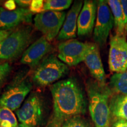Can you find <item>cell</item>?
<instances>
[{
  "label": "cell",
  "instance_id": "1",
  "mask_svg": "<svg viewBox=\"0 0 127 127\" xmlns=\"http://www.w3.org/2000/svg\"><path fill=\"white\" fill-rule=\"evenodd\" d=\"M50 90L54 115L63 122L85 112L86 99L76 79L70 78L55 82L50 87Z\"/></svg>",
  "mask_w": 127,
  "mask_h": 127
},
{
  "label": "cell",
  "instance_id": "2",
  "mask_svg": "<svg viewBox=\"0 0 127 127\" xmlns=\"http://www.w3.org/2000/svg\"><path fill=\"white\" fill-rule=\"evenodd\" d=\"M89 99V111L95 127H111V114L109 99L113 94L108 85L101 84L95 79L86 82Z\"/></svg>",
  "mask_w": 127,
  "mask_h": 127
},
{
  "label": "cell",
  "instance_id": "3",
  "mask_svg": "<svg viewBox=\"0 0 127 127\" xmlns=\"http://www.w3.org/2000/svg\"><path fill=\"white\" fill-rule=\"evenodd\" d=\"M32 39V29L30 26L21 27L12 32L0 42V60H12L24 53Z\"/></svg>",
  "mask_w": 127,
  "mask_h": 127
},
{
  "label": "cell",
  "instance_id": "4",
  "mask_svg": "<svg viewBox=\"0 0 127 127\" xmlns=\"http://www.w3.org/2000/svg\"><path fill=\"white\" fill-rule=\"evenodd\" d=\"M68 72V66L55 55H48L41 61L32 75V81L39 87H46L65 76Z\"/></svg>",
  "mask_w": 127,
  "mask_h": 127
},
{
  "label": "cell",
  "instance_id": "5",
  "mask_svg": "<svg viewBox=\"0 0 127 127\" xmlns=\"http://www.w3.org/2000/svg\"><path fill=\"white\" fill-rule=\"evenodd\" d=\"M32 83L23 74L17 75L0 96V107L18 109L31 91Z\"/></svg>",
  "mask_w": 127,
  "mask_h": 127
},
{
  "label": "cell",
  "instance_id": "6",
  "mask_svg": "<svg viewBox=\"0 0 127 127\" xmlns=\"http://www.w3.org/2000/svg\"><path fill=\"white\" fill-rule=\"evenodd\" d=\"M114 25V17L107 1H97V15L93 32L95 43L104 47Z\"/></svg>",
  "mask_w": 127,
  "mask_h": 127
},
{
  "label": "cell",
  "instance_id": "7",
  "mask_svg": "<svg viewBox=\"0 0 127 127\" xmlns=\"http://www.w3.org/2000/svg\"><path fill=\"white\" fill-rule=\"evenodd\" d=\"M43 101L37 93L30 95L23 106L16 111L20 123L29 127L38 126L43 119Z\"/></svg>",
  "mask_w": 127,
  "mask_h": 127
},
{
  "label": "cell",
  "instance_id": "8",
  "mask_svg": "<svg viewBox=\"0 0 127 127\" xmlns=\"http://www.w3.org/2000/svg\"><path fill=\"white\" fill-rule=\"evenodd\" d=\"M66 15V12L63 11H43L35 15L34 25L48 41H52L59 34Z\"/></svg>",
  "mask_w": 127,
  "mask_h": 127
},
{
  "label": "cell",
  "instance_id": "9",
  "mask_svg": "<svg viewBox=\"0 0 127 127\" xmlns=\"http://www.w3.org/2000/svg\"><path fill=\"white\" fill-rule=\"evenodd\" d=\"M108 64L111 72L121 73L127 70V41L126 36L115 35L109 41Z\"/></svg>",
  "mask_w": 127,
  "mask_h": 127
},
{
  "label": "cell",
  "instance_id": "10",
  "mask_svg": "<svg viewBox=\"0 0 127 127\" xmlns=\"http://www.w3.org/2000/svg\"><path fill=\"white\" fill-rule=\"evenodd\" d=\"M88 43H84L77 39L64 41L58 45V58L66 65H77L84 61Z\"/></svg>",
  "mask_w": 127,
  "mask_h": 127
},
{
  "label": "cell",
  "instance_id": "11",
  "mask_svg": "<svg viewBox=\"0 0 127 127\" xmlns=\"http://www.w3.org/2000/svg\"><path fill=\"white\" fill-rule=\"evenodd\" d=\"M52 50V46L42 36L32 44L23 54L21 63L31 68L37 67L41 61Z\"/></svg>",
  "mask_w": 127,
  "mask_h": 127
},
{
  "label": "cell",
  "instance_id": "12",
  "mask_svg": "<svg viewBox=\"0 0 127 127\" xmlns=\"http://www.w3.org/2000/svg\"><path fill=\"white\" fill-rule=\"evenodd\" d=\"M97 15V1H84L77 23V34L79 36L90 35L94 28Z\"/></svg>",
  "mask_w": 127,
  "mask_h": 127
},
{
  "label": "cell",
  "instance_id": "13",
  "mask_svg": "<svg viewBox=\"0 0 127 127\" xmlns=\"http://www.w3.org/2000/svg\"><path fill=\"white\" fill-rule=\"evenodd\" d=\"M32 13L28 8H19L14 11L0 8V30L9 31L23 23H31Z\"/></svg>",
  "mask_w": 127,
  "mask_h": 127
},
{
  "label": "cell",
  "instance_id": "14",
  "mask_svg": "<svg viewBox=\"0 0 127 127\" xmlns=\"http://www.w3.org/2000/svg\"><path fill=\"white\" fill-rule=\"evenodd\" d=\"M90 74L95 81L106 84V75L103 66L99 46L95 43H88V48L84 61Z\"/></svg>",
  "mask_w": 127,
  "mask_h": 127
},
{
  "label": "cell",
  "instance_id": "15",
  "mask_svg": "<svg viewBox=\"0 0 127 127\" xmlns=\"http://www.w3.org/2000/svg\"><path fill=\"white\" fill-rule=\"evenodd\" d=\"M83 2L76 1L66 14L65 20L58 35V40H69L76 37L77 33V23Z\"/></svg>",
  "mask_w": 127,
  "mask_h": 127
},
{
  "label": "cell",
  "instance_id": "16",
  "mask_svg": "<svg viewBox=\"0 0 127 127\" xmlns=\"http://www.w3.org/2000/svg\"><path fill=\"white\" fill-rule=\"evenodd\" d=\"M111 119H122L127 121V95L113 94L109 99Z\"/></svg>",
  "mask_w": 127,
  "mask_h": 127
},
{
  "label": "cell",
  "instance_id": "17",
  "mask_svg": "<svg viewBox=\"0 0 127 127\" xmlns=\"http://www.w3.org/2000/svg\"><path fill=\"white\" fill-rule=\"evenodd\" d=\"M114 17V27L116 35L127 36V32L125 31L123 8L119 0H108L107 1Z\"/></svg>",
  "mask_w": 127,
  "mask_h": 127
},
{
  "label": "cell",
  "instance_id": "18",
  "mask_svg": "<svg viewBox=\"0 0 127 127\" xmlns=\"http://www.w3.org/2000/svg\"><path fill=\"white\" fill-rule=\"evenodd\" d=\"M108 86L113 94L127 95V70L112 75Z\"/></svg>",
  "mask_w": 127,
  "mask_h": 127
},
{
  "label": "cell",
  "instance_id": "19",
  "mask_svg": "<svg viewBox=\"0 0 127 127\" xmlns=\"http://www.w3.org/2000/svg\"><path fill=\"white\" fill-rule=\"evenodd\" d=\"M18 122L12 111L5 107H0V127H16Z\"/></svg>",
  "mask_w": 127,
  "mask_h": 127
},
{
  "label": "cell",
  "instance_id": "20",
  "mask_svg": "<svg viewBox=\"0 0 127 127\" xmlns=\"http://www.w3.org/2000/svg\"><path fill=\"white\" fill-rule=\"evenodd\" d=\"M72 3V0H47L44 1V11L62 12L69 8Z\"/></svg>",
  "mask_w": 127,
  "mask_h": 127
},
{
  "label": "cell",
  "instance_id": "21",
  "mask_svg": "<svg viewBox=\"0 0 127 127\" xmlns=\"http://www.w3.org/2000/svg\"><path fill=\"white\" fill-rule=\"evenodd\" d=\"M62 127H90V126L84 119L80 116H77L65 121Z\"/></svg>",
  "mask_w": 127,
  "mask_h": 127
},
{
  "label": "cell",
  "instance_id": "22",
  "mask_svg": "<svg viewBox=\"0 0 127 127\" xmlns=\"http://www.w3.org/2000/svg\"><path fill=\"white\" fill-rule=\"evenodd\" d=\"M11 66L7 62L0 64V90L7 80V77L11 71Z\"/></svg>",
  "mask_w": 127,
  "mask_h": 127
},
{
  "label": "cell",
  "instance_id": "23",
  "mask_svg": "<svg viewBox=\"0 0 127 127\" xmlns=\"http://www.w3.org/2000/svg\"><path fill=\"white\" fill-rule=\"evenodd\" d=\"M44 1L42 0H33L32 1L29 9L32 13L39 14L44 11Z\"/></svg>",
  "mask_w": 127,
  "mask_h": 127
},
{
  "label": "cell",
  "instance_id": "24",
  "mask_svg": "<svg viewBox=\"0 0 127 127\" xmlns=\"http://www.w3.org/2000/svg\"><path fill=\"white\" fill-rule=\"evenodd\" d=\"M64 122L53 114L44 127H62Z\"/></svg>",
  "mask_w": 127,
  "mask_h": 127
},
{
  "label": "cell",
  "instance_id": "25",
  "mask_svg": "<svg viewBox=\"0 0 127 127\" xmlns=\"http://www.w3.org/2000/svg\"><path fill=\"white\" fill-rule=\"evenodd\" d=\"M120 2L123 8L125 31L127 32V0H121Z\"/></svg>",
  "mask_w": 127,
  "mask_h": 127
},
{
  "label": "cell",
  "instance_id": "26",
  "mask_svg": "<svg viewBox=\"0 0 127 127\" xmlns=\"http://www.w3.org/2000/svg\"><path fill=\"white\" fill-rule=\"evenodd\" d=\"M111 127H127V121L122 119L115 118Z\"/></svg>",
  "mask_w": 127,
  "mask_h": 127
},
{
  "label": "cell",
  "instance_id": "27",
  "mask_svg": "<svg viewBox=\"0 0 127 127\" xmlns=\"http://www.w3.org/2000/svg\"><path fill=\"white\" fill-rule=\"evenodd\" d=\"M15 1L16 4L18 5L21 8H26V7H30L32 2V1H30V0H18V1Z\"/></svg>",
  "mask_w": 127,
  "mask_h": 127
},
{
  "label": "cell",
  "instance_id": "28",
  "mask_svg": "<svg viewBox=\"0 0 127 127\" xmlns=\"http://www.w3.org/2000/svg\"><path fill=\"white\" fill-rule=\"evenodd\" d=\"M16 2L15 1L9 0L7 1L4 4V7L7 8L8 11H14L16 9Z\"/></svg>",
  "mask_w": 127,
  "mask_h": 127
},
{
  "label": "cell",
  "instance_id": "29",
  "mask_svg": "<svg viewBox=\"0 0 127 127\" xmlns=\"http://www.w3.org/2000/svg\"><path fill=\"white\" fill-rule=\"evenodd\" d=\"M12 32L10 31H3V30H0V42L2 41L4 39H5Z\"/></svg>",
  "mask_w": 127,
  "mask_h": 127
},
{
  "label": "cell",
  "instance_id": "30",
  "mask_svg": "<svg viewBox=\"0 0 127 127\" xmlns=\"http://www.w3.org/2000/svg\"><path fill=\"white\" fill-rule=\"evenodd\" d=\"M29 127L28 126H27V125H25L24 124H18V125H17V127Z\"/></svg>",
  "mask_w": 127,
  "mask_h": 127
},
{
  "label": "cell",
  "instance_id": "31",
  "mask_svg": "<svg viewBox=\"0 0 127 127\" xmlns=\"http://www.w3.org/2000/svg\"><path fill=\"white\" fill-rule=\"evenodd\" d=\"M2 63H3V61L0 60V64H2Z\"/></svg>",
  "mask_w": 127,
  "mask_h": 127
}]
</instances>
